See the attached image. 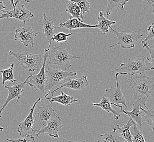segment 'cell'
Returning <instances> with one entry per match:
<instances>
[{
    "label": "cell",
    "mask_w": 154,
    "mask_h": 142,
    "mask_svg": "<svg viewBox=\"0 0 154 142\" xmlns=\"http://www.w3.org/2000/svg\"><path fill=\"white\" fill-rule=\"evenodd\" d=\"M38 32L34 30L30 26H24L17 28L15 31L14 40L22 42L25 47L31 44L34 47L35 46V37Z\"/></svg>",
    "instance_id": "9c48e42d"
},
{
    "label": "cell",
    "mask_w": 154,
    "mask_h": 142,
    "mask_svg": "<svg viewBox=\"0 0 154 142\" xmlns=\"http://www.w3.org/2000/svg\"><path fill=\"white\" fill-rule=\"evenodd\" d=\"M115 24L116 22L111 21L106 18L104 16V13L100 11L99 13L98 16L97 17V23L96 22L94 25H96V28L100 30L103 34H105L108 32L109 28H111V25Z\"/></svg>",
    "instance_id": "ffe728a7"
},
{
    "label": "cell",
    "mask_w": 154,
    "mask_h": 142,
    "mask_svg": "<svg viewBox=\"0 0 154 142\" xmlns=\"http://www.w3.org/2000/svg\"><path fill=\"white\" fill-rule=\"evenodd\" d=\"M88 84L89 81L87 80L86 76L82 75L79 78L69 79L65 83L61 84L56 89L51 91H48V93L46 94L45 98L47 97V96H48L49 94H52L63 87H67L75 90H83L88 85Z\"/></svg>",
    "instance_id": "5bb4252c"
},
{
    "label": "cell",
    "mask_w": 154,
    "mask_h": 142,
    "mask_svg": "<svg viewBox=\"0 0 154 142\" xmlns=\"http://www.w3.org/2000/svg\"><path fill=\"white\" fill-rule=\"evenodd\" d=\"M26 84V80L25 81H16V83L13 84V83H10L8 85L5 86V88L7 89L9 91L8 95L7 96L6 101L4 102L2 107L0 109V117H2V111L5 108L10 101L13 99H17V103L18 102L21 98L22 93L24 90L25 85Z\"/></svg>",
    "instance_id": "7c38bea8"
},
{
    "label": "cell",
    "mask_w": 154,
    "mask_h": 142,
    "mask_svg": "<svg viewBox=\"0 0 154 142\" xmlns=\"http://www.w3.org/2000/svg\"><path fill=\"white\" fill-rule=\"evenodd\" d=\"M142 102L138 99H136V101L133 102L132 104V111H128V110H124L122 108V105H119L114 104L113 105L119 107L120 109V112H122L124 114L127 115L129 116L130 118L132 119L133 121L138 125L139 126L142 127V117L143 116V111H140V107L142 105Z\"/></svg>",
    "instance_id": "2e32d148"
},
{
    "label": "cell",
    "mask_w": 154,
    "mask_h": 142,
    "mask_svg": "<svg viewBox=\"0 0 154 142\" xmlns=\"http://www.w3.org/2000/svg\"><path fill=\"white\" fill-rule=\"evenodd\" d=\"M144 1H146L148 2V3L151 4V3H153V2L154 1V0H143Z\"/></svg>",
    "instance_id": "8d00e7d4"
},
{
    "label": "cell",
    "mask_w": 154,
    "mask_h": 142,
    "mask_svg": "<svg viewBox=\"0 0 154 142\" xmlns=\"http://www.w3.org/2000/svg\"><path fill=\"white\" fill-rule=\"evenodd\" d=\"M143 44V48L147 50L148 52L149 53V54H150V56H148L146 57V59L149 61L146 64L151 65V67L150 68L151 70H154V48L152 49L149 44L146 43Z\"/></svg>",
    "instance_id": "4dcf8cb0"
},
{
    "label": "cell",
    "mask_w": 154,
    "mask_h": 142,
    "mask_svg": "<svg viewBox=\"0 0 154 142\" xmlns=\"http://www.w3.org/2000/svg\"><path fill=\"white\" fill-rule=\"evenodd\" d=\"M62 120L58 115H54L47 123L46 125L35 133V136L39 137L41 134L48 135L53 138H59L58 132L61 131Z\"/></svg>",
    "instance_id": "4fadbf2b"
},
{
    "label": "cell",
    "mask_w": 154,
    "mask_h": 142,
    "mask_svg": "<svg viewBox=\"0 0 154 142\" xmlns=\"http://www.w3.org/2000/svg\"><path fill=\"white\" fill-rule=\"evenodd\" d=\"M57 115L51 107V105H45L38 107L34 114V124L32 127V131L36 133L45 126L48 121L54 116Z\"/></svg>",
    "instance_id": "8992f818"
},
{
    "label": "cell",
    "mask_w": 154,
    "mask_h": 142,
    "mask_svg": "<svg viewBox=\"0 0 154 142\" xmlns=\"http://www.w3.org/2000/svg\"><path fill=\"white\" fill-rule=\"evenodd\" d=\"M147 31L148 32V35L145 39L142 42V43H145L147 41L151 40L154 38V22H152L151 25L148 26Z\"/></svg>",
    "instance_id": "d6a6232c"
},
{
    "label": "cell",
    "mask_w": 154,
    "mask_h": 142,
    "mask_svg": "<svg viewBox=\"0 0 154 142\" xmlns=\"http://www.w3.org/2000/svg\"><path fill=\"white\" fill-rule=\"evenodd\" d=\"M10 2H11V4H12L13 8H15L16 7H15V6H14V0H10Z\"/></svg>",
    "instance_id": "d590c367"
},
{
    "label": "cell",
    "mask_w": 154,
    "mask_h": 142,
    "mask_svg": "<svg viewBox=\"0 0 154 142\" xmlns=\"http://www.w3.org/2000/svg\"><path fill=\"white\" fill-rule=\"evenodd\" d=\"M92 105L99 107L108 113H112L114 115V119L115 120H118L120 117V113L111 107V102L105 96L102 97L101 101L99 103H93Z\"/></svg>",
    "instance_id": "603a6c76"
},
{
    "label": "cell",
    "mask_w": 154,
    "mask_h": 142,
    "mask_svg": "<svg viewBox=\"0 0 154 142\" xmlns=\"http://www.w3.org/2000/svg\"><path fill=\"white\" fill-rule=\"evenodd\" d=\"M98 142H126V140L121 137L115 129L112 131L100 135L99 137Z\"/></svg>",
    "instance_id": "7402d4cb"
},
{
    "label": "cell",
    "mask_w": 154,
    "mask_h": 142,
    "mask_svg": "<svg viewBox=\"0 0 154 142\" xmlns=\"http://www.w3.org/2000/svg\"><path fill=\"white\" fill-rule=\"evenodd\" d=\"M14 66V64L13 63L10 65L8 68L0 71V72L2 73V85L5 84V83L8 80L11 81L12 83H16L17 81L14 78V72H13Z\"/></svg>",
    "instance_id": "d4e9b609"
},
{
    "label": "cell",
    "mask_w": 154,
    "mask_h": 142,
    "mask_svg": "<svg viewBox=\"0 0 154 142\" xmlns=\"http://www.w3.org/2000/svg\"><path fill=\"white\" fill-rule=\"evenodd\" d=\"M60 94L57 96H53L52 94V97L51 98H45L42 99L43 100H48L51 103V105H52L53 102H57L59 103H60L63 105L69 107L71 104L74 102H77V99H75L73 96H69L67 94L64 93L63 91H60Z\"/></svg>",
    "instance_id": "d6986e66"
},
{
    "label": "cell",
    "mask_w": 154,
    "mask_h": 142,
    "mask_svg": "<svg viewBox=\"0 0 154 142\" xmlns=\"http://www.w3.org/2000/svg\"><path fill=\"white\" fill-rule=\"evenodd\" d=\"M65 10L66 12L71 14V17L78 19L79 20L83 22V20L81 19V12L80 8L75 2L70 1V2L68 3L66 5Z\"/></svg>",
    "instance_id": "484cf974"
},
{
    "label": "cell",
    "mask_w": 154,
    "mask_h": 142,
    "mask_svg": "<svg viewBox=\"0 0 154 142\" xmlns=\"http://www.w3.org/2000/svg\"><path fill=\"white\" fill-rule=\"evenodd\" d=\"M6 6L4 4L3 1H0V16H1L3 13L6 12Z\"/></svg>",
    "instance_id": "836d02e7"
},
{
    "label": "cell",
    "mask_w": 154,
    "mask_h": 142,
    "mask_svg": "<svg viewBox=\"0 0 154 142\" xmlns=\"http://www.w3.org/2000/svg\"><path fill=\"white\" fill-rule=\"evenodd\" d=\"M3 130V127H0V132H2Z\"/></svg>",
    "instance_id": "f35d334b"
},
{
    "label": "cell",
    "mask_w": 154,
    "mask_h": 142,
    "mask_svg": "<svg viewBox=\"0 0 154 142\" xmlns=\"http://www.w3.org/2000/svg\"><path fill=\"white\" fill-rule=\"evenodd\" d=\"M7 141L12 142H35L34 136L32 135H28L26 136H21V137L16 139H9L7 138Z\"/></svg>",
    "instance_id": "1f68e13d"
},
{
    "label": "cell",
    "mask_w": 154,
    "mask_h": 142,
    "mask_svg": "<svg viewBox=\"0 0 154 142\" xmlns=\"http://www.w3.org/2000/svg\"><path fill=\"white\" fill-rule=\"evenodd\" d=\"M55 29L56 27L54 26V22L53 20L47 16L44 13L42 21V31L48 42H49V47L52 46V38L55 34Z\"/></svg>",
    "instance_id": "e0dca14e"
},
{
    "label": "cell",
    "mask_w": 154,
    "mask_h": 142,
    "mask_svg": "<svg viewBox=\"0 0 154 142\" xmlns=\"http://www.w3.org/2000/svg\"><path fill=\"white\" fill-rule=\"evenodd\" d=\"M145 57L144 56H136L128 59L125 63L121 64L118 67L109 72V74L114 72L119 74L133 75L134 74H143L151 69L146 66Z\"/></svg>",
    "instance_id": "3957f363"
},
{
    "label": "cell",
    "mask_w": 154,
    "mask_h": 142,
    "mask_svg": "<svg viewBox=\"0 0 154 142\" xmlns=\"http://www.w3.org/2000/svg\"><path fill=\"white\" fill-rule=\"evenodd\" d=\"M133 131L131 133L132 136V142H145V138L142 132L139 130L137 124L132 120Z\"/></svg>",
    "instance_id": "83f0119b"
},
{
    "label": "cell",
    "mask_w": 154,
    "mask_h": 142,
    "mask_svg": "<svg viewBox=\"0 0 154 142\" xmlns=\"http://www.w3.org/2000/svg\"><path fill=\"white\" fill-rule=\"evenodd\" d=\"M46 67L47 83L45 87V91H50L53 87L58 85L62 81L69 77L76 75V71L67 72L63 71L57 67H53L49 64L46 65Z\"/></svg>",
    "instance_id": "277c9868"
},
{
    "label": "cell",
    "mask_w": 154,
    "mask_h": 142,
    "mask_svg": "<svg viewBox=\"0 0 154 142\" xmlns=\"http://www.w3.org/2000/svg\"><path fill=\"white\" fill-rule=\"evenodd\" d=\"M129 0H108V5L105 9L106 14L109 17L115 9L120 8L124 9L125 4Z\"/></svg>",
    "instance_id": "cb8c5ba5"
},
{
    "label": "cell",
    "mask_w": 154,
    "mask_h": 142,
    "mask_svg": "<svg viewBox=\"0 0 154 142\" xmlns=\"http://www.w3.org/2000/svg\"><path fill=\"white\" fill-rule=\"evenodd\" d=\"M145 109L140 107V109L143 111L144 117H145V120L144 123H146L148 125H150L152 128V130L154 131V108L149 109L146 105H145Z\"/></svg>",
    "instance_id": "4316f807"
},
{
    "label": "cell",
    "mask_w": 154,
    "mask_h": 142,
    "mask_svg": "<svg viewBox=\"0 0 154 142\" xmlns=\"http://www.w3.org/2000/svg\"><path fill=\"white\" fill-rule=\"evenodd\" d=\"M111 30L117 38V43L109 46V48H112L117 45H120L121 48L128 49L134 48L138 40L141 38H143V34H137L136 32L133 31L131 33H122L119 32L110 28Z\"/></svg>",
    "instance_id": "ba28073f"
},
{
    "label": "cell",
    "mask_w": 154,
    "mask_h": 142,
    "mask_svg": "<svg viewBox=\"0 0 154 142\" xmlns=\"http://www.w3.org/2000/svg\"><path fill=\"white\" fill-rule=\"evenodd\" d=\"M41 101V98L37 99V101L34 103V105L32 106L30 111L29 112L27 117L19 125L17 131L20 136H26L28 135H30L31 132H34L32 131V127L34 124V111L36 105L38 102Z\"/></svg>",
    "instance_id": "9a60e30c"
},
{
    "label": "cell",
    "mask_w": 154,
    "mask_h": 142,
    "mask_svg": "<svg viewBox=\"0 0 154 142\" xmlns=\"http://www.w3.org/2000/svg\"><path fill=\"white\" fill-rule=\"evenodd\" d=\"M9 56H14L16 57L24 69L27 70L30 72H34L38 71L43 60L42 54H34L29 53L26 50L24 54H19L17 52L10 50L8 53Z\"/></svg>",
    "instance_id": "5b68a950"
},
{
    "label": "cell",
    "mask_w": 154,
    "mask_h": 142,
    "mask_svg": "<svg viewBox=\"0 0 154 142\" xmlns=\"http://www.w3.org/2000/svg\"><path fill=\"white\" fill-rule=\"evenodd\" d=\"M48 53V64H54L59 66H64L65 70L70 68L72 65L70 61L72 59H80V57L72 55L69 53L70 48L69 46L64 47L58 46H52L51 49H45Z\"/></svg>",
    "instance_id": "7a4b0ae2"
},
{
    "label": "cell",
    "mask_w": 154,
    "mask_h": 142,
    "mask_svg": "<svg viewBox=\"0 0 154 142\" xmlns=\"http://www.w3.org/2000/svg\"><path fill=\"white\" fill-rule=\"evenodd\" d=\"M127 83L132 89L133 97L138 99L143 105H146L149 97L154 89V77H149L143 74H137L127 78Z\"/></svg>",
    "instance_id": "6da1fadb"
},
{
    "label": "cell",
    "mask_w": 154,
    "mask_h": 142,
    "mask_svg": "<svg viewBox=\"0 0 154 142\" xmlns=\"http://www.w3.org/2000/svg\"><path fill=\"white\" fill-rule=\"evenodd\" d=\"M119 73L117 72L115 74V79L116 80V87H111L105 89V97L111 102V105L114 104H122L125 107V109L127 110L126 101L123 96L122 90H121L120 85L119 81L118 75Z\"/></svg>",
    "instance_id": "30bf717a"
},
{
    "label": "cell",
    "mask_w": 154,
    "mask_h": 142,
    "mask_svg": "<svg viewBox=\"0 0 154 142\" xmlns=\"http://www.w3.org/2000/svg\"><path fill=\"white\" fill-rule=\"evenodd\" d=\"M75 2L80 8L81 12V19L83 20V16L85 13H89L90 10V3L87 0H68Z\"/></svg>",
    "instance_id": "f1b7e54d"
},
{
    "label": "cell",
    "mask_w": 154,
    "mask_h": 142,
    "mask_svg": "<svg viewBox=\"0 0 154 142\" xmlns=\"http://www.w3.org/2000/svg\"><path fill=\"white\" fill-rule=\"evenodd\" d=\"M22 0H16V2L14 3V6H15V7H16L17 6V4H18L19 2H20V1H22ZM26 2H28V3H29V2H30V1H34V0H25Z\"/></svg>",
    "instance_id": "e575fe53"
},
{
    "label": "cell",
    "mask_w": 154,
    "mask_h": 142,
    "mask_svg": "<svg viewBox=\"0 0 154 142\" xmlns=\"http://www.w3.org/2000/svg\"><path fill=\"white\" fill-rule=\"evenodd\" d=\"M132 119L130 117V119L126 124L123 125L122 127H121L120 125L116 124L114 129L121 137L126 140V142H132V136L130 131V128L132 126Z\"/></svg>",
    "instance_id": "44dd1931"
},
{
    "label": "cell",
    "mask_w": 154,
    "mask_h": 142,
    "mask_svg": "<svg viewBox=\"0 0 154 142\" xmlns=\"http://www.w3.org/2000/svg\"><path fill=\"white\" fill-rule=\"evenodd\" d=\"M35 17L34 14L26 9L25 5H22L18 7H16L10 11H7L0 16V20L2 19L11 18L14 19L17 21L22 22L26 24V22H29L30 19Z\"/></svg>",
    "instance_id": "8fae6325"
},
{
    "label": "cell",
    "mask_w": 154,
    "mask_h": 142,
    "mask_svg": "<svg viewBox=\"0 0 154 142\" xmlns=\"http://www.w3.org/2000/svg\"><path fill=\"white\" fill-rule=\"evenodd\" d=\"M73 34V33L70 32L69 34H65L64 32H58V34H55L52 38V41L56 40L57 43L60 42H68V38L70 36Z\"/></svg>",
    "instance_id": "f546056e"
},
{
    "label": "cell",
    "mask_w": 154,
    "mask_h": 142,
    "mask_svg": "<svg viewBox=\"0 0 154 142\" xmlns=\"http://www.w3.org/2000/svg\"><path fill=\"white\" fill-rule=\"evenodd\" d=\"M65 28L69 30H75L82 28H97L96 25H89L84 23L83 22L70 16V19L65 22L60 23L58 27H56V28Z\"/></svg>",
    "instance_id": "ac0fdd59"
},
{
    "label": "cell",
    "mask_w": 154,
    "mask_h": 142,
    "mask_svg": "<svg viewBox=\"0 0 154 142\" xmlns=\"http://www.w3.org/2000/svg\"><path fill=\"white\" fill-rule=\"evenodd\" d=\"M45 53L43 55V64L42 68H41L40 72L36 75H30L28 76L26 79V84L29 85L30 87H34L35 92L39 91L41 93H44L45 91V87L47 83V74L46 72V65L47 58L48 53L45 50Z\"/></svg>",
    "instance_id": "52a82bcc"
},
{
    "label": "cell",
    "mask_w": 154,
    "mask_h": 142,
    "mask_svg": "<svg viewBox=\"0 0 154 142\" xmlns=\"http://www.w3.org/2000/svg\"><path fill=\"white\" fill-rule=\"evenodd\" d=\"M152 13H154V1L153 2V3H152Z\"/></svg>",
    "instance_id": "74e56055"
}]
</instances>
